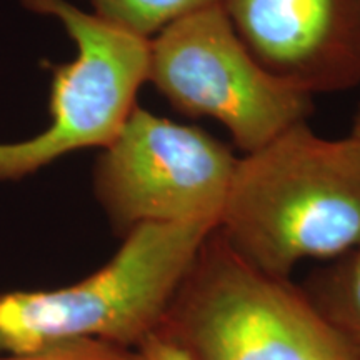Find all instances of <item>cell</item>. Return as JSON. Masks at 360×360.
Listing matches in <instances>:
<instances>
[{
	"mask_svg": "<svg viewBox=\"0 0 360 360\" xmlns=\"http://www.w3.org/2000/svg\"><path fill=\"white\" fill-rule=\"evenodd\" d=\"M150 339L188 360H360L309 294L252 265L217 227Z\"/></svg>",
	"mask_w": 360,
	"mask_h": 360,
	"instance_id": "cell-2",
	"label": "cell"
},
{
	"mask_svg": "<svg viewBox=\"0 0 360 360\" xmlns=\"http://www.w3.org/2000/svg\"><path fill=\"white\" fill-rule=\"evenodd\" d=\"M217 229L237 254L287 278L300 260L360 245V148L299 122L237 159Z\"/></svg>",
	"mask_w": 360,
	"mask_h": 360,
	"instance_id": "cell-1",
	"label": "cell"
},
{
	"mask_svg": "<svg viewBox=\"0 0 360 360\" xmlns=\"http://www.w3.org/2000/svg\"><path fill=\"white\" fill-rule=\"evenodd\" d=\"M323 317L360 355V245L342 255L307 292Z\"/></svg>",
	"mask_w": 360,
	"mask_h": 360,
	"instance_id": "cell-8",
	"label": "cell"
},
{
	"mask_svg": "<svg viewBox=\"0 0 360 360\" xmlns=\"http://www.w3.org/2000/svg\"><path fill=\"white\" fill-rule=\"evenodd\" d=\"M237 157L219 139L135 107L94 167L117 236L143 224H219Z\"/></svg>",
	"mask_w": 360,
	"mask_h": 360,
	"instance_id": "cell-6",
	"label": "cell"
},
{
	"mask_svg": "<svg viewBox=\"0 0 360 360\" xmlns=\"http://www.w3.org/2000/svg\"><path fill=\"white\" fill-rule=\"evenodd\" d=\"M350 137H352L354 141L357 142V146L360 148V107H359L357 114H355L354 125H352V134H350Z\"/></svg>",
	"mask_w": 360,
	"mask_h": 360,
	"instance_id": "cell-12",
	"label": "cell"
},
{
	"mask_svg": "<svg viewBox=\"0 0 360 360\" xmlns=\"http://www.w3.org/2000/svg\"><path fill=\"white\" fill-rule=\"evenodd\" d=\"M147 82L175 110L222 124L245 154L305 122L314 105L310 94L259 65L220 2L172 22L150 39Z\"/></svg>",
	"mask_w": 360,
	"mask_h": 360,
	"instance_id": "cell-4",
	"label": "cell"
},
{
	"mask_svg": "<svg viewBox=\"0 0 360 360\" xmlns=\"http://www.w3.org/2000/svg\"><path fill=\"white\" fill-rule=\"evenodd\" d=\"M20 2L57 17L77 45V56L69 64L52 65L49 127L24 142L0 143V180L24 179L75 150L109 146L148 79L150 39L67 0Z\"/></svg>",
	"mask_w": 360,
	"mask_h": 360,
	"instance_id": "cell-5",
	"label": "cell"
},
{
	"mask_svg": "<svg viewBox=\"0 0 360 360\" xmlns=\"http://www.w3.org/2000/svg\"><path fill=\"white\" fill-rule=\"evenodd\" d=\"M250 56L310 94L360 84V0H219Z\"/></svg>",
	"mask_w": 360,
	"mask_h": 360,
	"instance_id": "cell-7",
	"label": "cell"
},
{
	"mask_svg": "<svg viewBox=\"0 0 360 360\" xmlns=\"http://www.w3.org/2000/svg\"><path fill=\"white\" fill-rule=\"evenodd\" d=\"M0 360H147L137 349L97 339L67 340L25 354H4Z\"/></svg>",
	"mask_w": 360,
	"mask_h": 360,
	"instance_id": "cell-10",
	"label": "cell"
},
{
	"mask_svg": "<svg viewBox=\"0 0 360 360\" xmlns=\"http://www.w3.org/2000/svg\"><path fill=\"white\" fill-rule=\"evenodd\" d=\"M139 350H141L147 360H188L179 350L169 347V345L162 344V342L155 339H148Z\"/></svg>",
	"mask_w": 360,
	"mask_h": 360,
	"instance_id": "cell-11",
	"label": "cell"
},
{
	"mask_svg": "<svg viewBox=\"0 0 360 360\" xmlns=\"http://www.w3.org/2000/svg\"><path fill=\"white\" fill-rule=\"evenodd\" d=\"M217 224H143L105 265L53 290L0 294V354L97 339L141 349L155 334L175 289Z\"/></svg>",
	"mask_w": 360,
	"mask_h": 360,
	"instance_id": "cell-3",
	"label": "cell"
},
{
	"mask_svg": "<svg viewBox=\"0 0 360 360\" xmlns=\"http://www.w3.org/2000/svg\"><path fill=\"white\" fill-rule=\"evenodd\" d=\"M94 13L125 30L152 39L188 13L219 0H87Z\"/></svg>",
	"mask_w": 360,
	"mask_h": 360,
	"instance_id": "cell-9",
	"label": "cell"
}]
</instances>
